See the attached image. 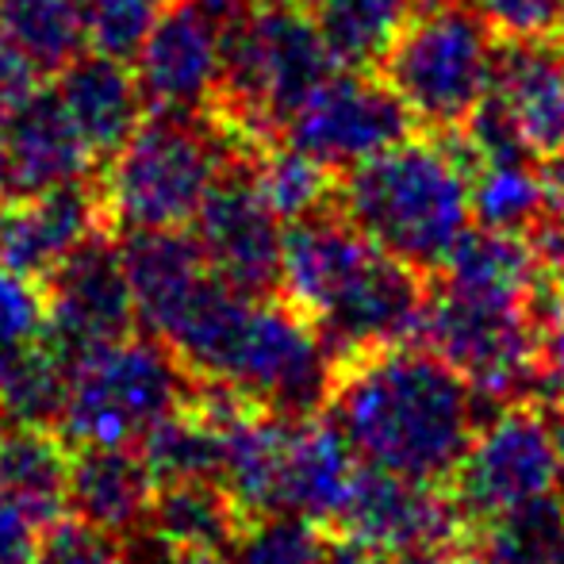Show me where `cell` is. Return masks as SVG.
I'll use <instances>...</instances> for the list:
<instances>
[{
  "label": "cell",
  "mask_w": 564,
  "mask_h": 564,
  "mask_svg": "<svg viewBox=\"0 0 564 564\" xmlns=\"http://www.w3.org/2000/svg\"><path fill=\"white\" fill-rule=\"evenodd\" d=\"M542 177H545V219H550V227L564 230V150L545 158Z\"/></svg>",
  "instance_id": "cell-41"
},
{
  "label": "cell",
  "mask_w": 564,
  "mask_h": 564,
  "mask_svg": "<svg viewBox=\"0 0 564 564\" xmlns=\"http://www.w3.org/2000/svg\"><path fill=\"white\" fill-rule=\"evenodd\" d=\"M476 553L491 564H564V503L545 496L476 527Z\"/></svg>",
  "instance_id": "cell-31"
},
{
  "label": "cell",
  "mask_w": 564,
  "mask_h": 564,
  "mask_svg": "<svg viewBox=\"0 0 564 564\" xmlns=\"http://www.w3.org/2000/svg\"><path fill=\"white\" fill-rule=\"evenodd\" d=\"M338 212L365 238L431 273L473 230V162L446 139H403L341 173Z\"/></svg>",
  "instance_id": "cell-4"
},
{
  "label": "cell",
  "mask_w": 564,
  "mask_h": 564,
  "mask_svg": "<svg viewBox=\"0 0 564 564\" xmlns=\"http://www.w3.org/2000/svg\"><path fill=\"white\" fill-rule=\"evenodd\" d=\"M46 335L43 284L15 269H0V346H35Z\"/></svg>",
  "instance_id": "cell-34"
},
{
  "label": "cell",
  "mask_w": 564,
  "mask_h": 564,
  "mask_svg": "<svg viewBox=\"0 0 564 564\" xmlns=\"http://www.w3.org/2000/svg\"><path fill=\"white\" fill-rule=\"evenodd\" d=\"M139 538H142V545H147V553H150V561L142 557L134 545H127L131 550V561L134 564H230V557H224V553H196V550H170V545H162L158 542L150 530H139Z\"/></svg>",
  "instance_id": "cell-40"
},
{
  "label": "cell",
  "mask_w": 564,
  "mask_h": 564,
  "mask_svg": "<svg viewBox=\"0 0 564 564\" xmlns=\"http://www.w3.org/2000/svg\"><path fill=\"white\" fill-rule=\"evenodd\" d=\"M108 230L97 181H69L28 200L8 204L4 265L43 284L85 238Z\"/></svg>",
  "instance_id": "cell-18"
},
{
  "label": "cell",
  "mask_w": 564,
  "mask_h": 564,
  "mask_svg": "<svg viewBox=\"0 0 564 564\" xmlns=\"http://www.w3.org/2000/svg\"><path fill=\"white\" fill-rule=\"evenodd\" d=\"M250 173L261 200L273 208L281 224H296L304 216L330 208L335 200V173L307 158L304 150L289 147L284 139H269L253 147Z\"/></svg>",
  "instance_id": "cell-28"
},
{
  "label": "cell",
  "mask_w": 564,
  "mask_h": 564,
  "mask_svg": "<svg viewBox=\"0 0 564 564\" xmlns=\"http://www.w3.org/2000/svg\"><path fill=\"white\" fill-rule=\"evenodd\" d=\"M35 564H134L123 538H112L85 522H54L43 538Z\"/></svg>",
  "instance_id": "cell-35"
},
{
  "label": "cell",
  "mask_w": 564,
  "mask_h": 564,
  "mask_svg": "<svg viewBox=\"0 0 564 564\" xmlns=\"http://www.w3.org/2000/svg\"><path fill=\"white\" fill-rule=\"evenodd\" d=\"M296 4H315V0H296Z\"/></svg>",
  "instance_id": "cell-47"
},
{
  "label": "cell",
  "mask_w": 564,
  "mask_h": 564,
  "mask_svg": "<svg viewBox=\"0 0 564 564\" xmlns=\"http://www.w3.org/2000/svg\"><path fill=\"white\" fill-rule=\"evenodd\" d=\"M4 230H8V204L0 200V265H4Z\"/></svg>",
  "instance_id": "cell-45"
},
{
  "label": "cell",
  "mask_w": 564,
  "mask_h": 564,
  "mask_svg": "<svg viewBox=\"0 0 564 564\" xmlns=\"http://www.w3.org/2000/svg\"><path fill=\"white\" fill-rule=\"evenodd\" d=\"M335 69L341 66L304 4L253 0L224 28V74L208 112L250 147L281 139L289 116Z\"/></svg>",
  "instance_id": "cell-6"
},
{
  "label": "cell",
  "mask_w": 564,
  "mask_h": 564,
  "mask_svg": "<svg viewBox=\"0 0 564 564\" xmlns=\"http://www.w3.org/2000/svg\"><path fill=\"white\" fill-rule=\"evenodd\" d=\"M491 28L476 8H423L384 58V82L426 127L457 131L488 100L496 74Z\"/></svg>",
  "instance_id": "cell-8"
},
{
  "label": "cell",
  "mask_w": 564,
  "mask_h": 564,
  "mask_svg": "<svg viewBox=\"0 0 564 564\" xmlns=\"http://www.w3.org/2000/svg\"><path fill=\"white\" fill-rule=\"evenodd\" d=\"M54 77H58L54 93L62 97L77 134L85 139L97 162H108L150 112L134 69L123 58H112V54H77Z\"/></svg>",
  "instance_id": "cell-21"
},
{
  "label": "cell",
  "mask_w": 564,
  "mask_h": 564,
  "mask_svg": "<svg viewBox=\"0 0 564 564\" xmlns=\"http://www.w3.org/2000/svg\"><path fill=\"white\" fill-rule=\"evenodd\" d=\"M224 74V23L200 0H173L134 54L150 112H208Z\"/></svg>",
  "instance_id": "cell-15"
},
{
  "label": "cell",
  "mask_w": 564,
  "mask_h": 564,
  "mask_svg": "<svg viewBox=\"0 0 564 564\" xmlns=\"http://www.w3.org/2000/svg\"><path fill=\"white\" fill-rule=\"evenodd\" d=\"M411 123L415 116L388 82H377L365 69H335L289 116L281 139L330 173H349L408 139Z\"/></svg>",
  "instance_id": "cell-12"
},
{
  "label": "cell",
  "mask_w": 564,
  "mask_h": 564,
  "mask_svg": "<svg viewBox=\"0 0 564 564\" xmlns=\"http://www.w3.org/2000/svg\"><path fill=\"white\" fill-rule=\"evenodd\" d=\"M538 323L530 304L468 296L442 284L426 296L419 338L473 384L484 408H507L538 395Z\"/></svg>",
  "instance_id": "cell-9"
},
{
  "label": "cell",
  "mask_w": 564,
  "mask_h": 564,
  "mask_svg": "<svg viewBox=\"0 0 564 564\" xmlns=\"http://www.w3.org/2000/svg\"><path fill=\"white\" fill-rule=\"evenodd\" d=\"M361 468L357 453L341 438L335 423H323L319 415L296 419L289 434L281 484H276V511L273 514H300L319 527H335L341 503H346L354 476Z\"/></svg>",
  "instance_id": "cell-22"
},
{
  "label": "cell",
  "mask_w": 564,
  "mask_h": 564,
  "mask_svg": "<svg viewBox=\"0 0 564 564\" xmlns=\"http://www.w3.org/2000/svg\"><path fill=\"white\" fill-rule=\"evenodd\" d=\"M281 296L346 361L365 349L415 341L431 292L419 269L380 250L341 212L323 208L284 230Z\"/></svg>",
  "instance_id": "cell-3"
},
{
  "label": "cell",
  "mask_w": 564,
  "mask_h": 564,
  "mask_svg": "<svg viewBox=\"0 0 564 564\" xmlns=\"http://www.w3.org/2000/svg\"><path fill=\"white\" fill-rule=\"evenodd\" d=\"M46 530L51 527L31 507L0 491V564H35Z\"/></svg>",
  "instance_id": "cell-37"
},
{
  "label": "cell",
  "mask_w": 564,
  "mask_h": 564,
  "mask_svg": "<svg viewBox=\"0 0 564 564\" xmlns=\"http://www.w3.org/2000/svg\"><path fill=\"white\" fill-rule=\"evenodd\" d=\"M561 465L553 449L550 419L534 403L496 408L473 434V446L460 457L449 491L457 499L465 527L476 530L514 507L557 496Z\"/></svg>",
  "instance_id": "cell-10"
},
{
  "label": "cell",
  "mask_w": 564,
  "mask_h": 564,
  "mask_svg": "<svg viewBox=\"0 0 564 564\" xmlns=\"http://www.w3.org/2000/svg\"><path fill=\"white\" fill-rule=\"evenodd\" d=\"M419 8H442V4H457V0H415Z\"/></svg>",
  "instance_id": "cell-46"
},
{
  "label": "cell",
  "mask_w": 564,
  "mask_h": 564,
  "mask_svg": "<svg viewBox=\"0 0 564 564\" xmlns=\"http://www.w3.org/2000/svg\"><path fill=\"white\" fill-rule=\"evenodd\" d=\"M338 534L380 557H449L465 534V514L449 484H426L361 465L335 519Z\"/></svg>",
  "instance_id": "cell-11"
},
{
  "label": "cell",
  "mask_w": 564,
  "mask_h": 564,
  "mask_svg": "<svg viewBox=\"0 0 564 564\" xmlns=\"http://www.w3.org/2000/svg\"><path fill=\"white\" fill-rule=\"evenodd\" d=\"M327 415L361 465L449 484L484 423V403L434 349L403 341L338 361Z\"/></svg>",
  "instance_id": "cell-1"
},
{
  "label": "cell",
  "mask_w": 564,
  "mask_h": 564,
  "mask_svg": "<svg viewBox=\"0 0 564 564\" xmlns=\"http://www.w3.org/2000/svg\"><path fill=\"white\" fill-rule=\"evenodd\" d=\"M142 457L158 484L219 480L224 465V423L204 415L193 400L142 438Z\"/></svg>",
  "instance_id": "cell-29"
},
{
  "label": "cell",
  "mask_w": 564,
  "mask_h": 564,
  "mask_svg": "<svg viewBox=\"0 0 564 564\" xmlns=\"http://www.w3.org/2000/svg\"><path fill=\"white\" fill-rule=\"evenodd\" d=\"M250 154L253 147L230 158L227 170L216 177L193 219V235L219 281L246 296H276L284 265V230L253 185Z\"/></svg>",
  "instance_id": "cell-14"
},
{
  "label": "cell",
  "mask_w": 564,
  "mask_h": 564,
  "mask_svg": "<svg viewBox=\"0 0 564 564\" xmlns=\"http://www.w3.org/2000/svg\"><path fill=\"white\" fill-rule=\"evenodd\" d=\"M162 341L196 380L284 419L323 415L335 392L338 357L281 292L246 296L212 273Z\"/></svg>",
  "instance_id": "cell-2"
},
{
  "label": "cell",
  "mask_w": 564,
  "mask_h": 564,
  "mask_svg": "<svg viewBox=\"0 0 564 564\" xmlns=\"http://www.w3.org/2000/svg\"><path fill=\"white\" fill-rule=\"evenodd\" d=\"M173 0H82L89 51L134 62L139 46Z\"/></svg>",
  "instance_id": "cell-33"
},
{
  "label": "cell",
  "mask_w": 564,
  "mask_h": 564,
  "mask_svg": "<svg viewBox=\"0 0 564 564\" xmlns=\"http://www.w3.org/2000/svg\"><path fill=\"white\" fill-rule=\"evenodd\" d=\"M538 250H542V261H545V276L557 284V292L564 296V230L550 227L542 242H538Z\"/></svg>",
  "instance_id": "cell-42"
},
{
  "label": "cell",
  "mask_w": 564,
  "mask_h": 564,
  "mask_svg": "<svg viewBox=\"0 0 564 564\" xmlns=\"http://www.w3.org/2000/svg\"><path fill=\"white\" fill-rule=\"evenodd\" d=\"M488 108L507 123L527 154L553 158L564 150V43L511 39L491 74Z\"/></svg>",
  "instance_id": "cell-17"
},
{
  "label": "cell",
  "mask_w": 564,
  "mask_h": 564,
  "mask_svg": "<svg viewBox=\"0 0 564 564\" xmlns=\"http://www.w3.org/2000/svg\"><path fill=\"white\" fill-rule=\"evenodd\" d=\"M46 335L43 341L74 369L82 357L134 335V296L112 230L85 238L43 281Z\"/></svg>",
  "instance_id": "cell-13"
},
{
  "label": "cell",
  "mask_w": 564,
  "mask_h": 564,
  "mask_svg": "<svg viewBox=\"0 0 564 564\" xmlns=\"http://www.w3.org/2000/svg\"><path fill=\"white\" fill-rule=\"evenodd\" d=\"M0 31L35 62L39 74H58L82 54V0H0Z\"/></svg>",
  "instance_id": "cell-30"
},
{
  "label": "cell",
  "mask_w": 564,
  "mask_h": 564,
  "mask_svg": "<svg viewBox=\"0 0 564 564\" xmlns=\"http://www.w3.org/2000/svg\"><path fill=\"white\" fill-rule=\"evenodd\" d=\"M97 165L54 89H35L0 116V200L15 204L46 188L85 181Z\"/></svg>",
  "instance_id": "cell-16"
},
{
  "label": "cell",
  "mask_w": 564,
  "mask_h": 564,
  "mask_svg": "<svg viewBox=\"0 0 564 564\" xmlns=\"http://www.w3.org/2000/svg\"><path fill=\"white\" fill-rule=\"evenodd\" d=\"M442 273H446L442 284H449V289L468 292V296L507 300V304L534 307L538 292L545 289L542 250L514 230H468L442 265Z\"/></svg>",
  "instance_id": "cell-23"
},
{
  "label": "cell",
  "mask_w": 564,
  "mask_h": 564,
  "mask_svg": "<svg viewBox=\"0 0 564 564\" xmlns=\"http://www.w3.org/2000/svg\"><path fill=\"white\" fill-rule=\"evenodd\" d=\"M415 0H315V23L341 69L384 66Z\"/></svg>",
  "instance_id": "cell-26"
},
{
  "label": "cell",
  "mask_w": 564,
  "mask_h": 564,
  "mask_svg": "<svg viewBox=\"0 0 564 564\" xmlns=\"http://www.w3.org/2000/svg\"><path fill=\"white\" fill-rule=\"evenodd\" d=\"M119 258H123L139 323L154 338H162L188 307V300L212 281L208 258H204L196 235H188L185 227L123 230Z\"/></svg>",
  "instance_id": "cell-19"
},
{
  "label": "cell",
  "mask_w": 564,
  "mask_h": 564,
  "mask_svg": "<svg viewBox=\"0 0 564 564\" xmlns=\"http://www.w3.org/2000/svg\"><path fill=\"white\" fill-rule=\"evenodd\" d=\"M39 89V69L12 39L0 31V116L12 112L20 100H28Z\"/></svg>",
  "instance_id": "cell-38"
},
{
  "label": "cell",
  "mask_w": 564,
  "mask_h": 564,
  "mask_svg": "<svg viewBox=\"0 0 564 564\" xmlns=\"http://www.w3.org/2000/svg\"><path fill=\"white\" fill-rule=\"evenodd\" d=\"M242 150L250 142L212 112H150L97 177L108 230L188 227Z\"/></svg>",
  "instance_id": "cell-5"
},
{
  "label": "cell",
  "mask_w": 564,
  "mask_h": 564,
  "mask_svg": "<svg viewBox=\"0 0 564 564\" xmlns=\"http://www.w3.org/2000/svg\"><path fill=\"white\" fill-rule=\"evenodd\" d=\"M538 395L564 403V307L545 323L538 338Z\"/></svg>",
  "instance_id": "cell-39"
},
{
  "label": "cell",
  "mask_w": 564,
  "mask_h": 564,
  "mask_svg": "<svg viewBox=\"0 0 564 564\" xmlns=\"http://www.w3.org/2000/svg\"><path fill=\"white\" fill-rule=\"evenodd\" d=\"M327 550L330 542L319 522L300 514H253L227 557L230 564H327Z\"/></svg>",
  "instance_id": "cell-32"
},
{
  "label": "cell",
  "mask_w": 564,
  "mask_h": 564,
  "mask_svg": "<svg viewBox=\"0 0 564 564\" xmlns=\"http://www.w3.org/2000/svg\"><path fill=\"white\" fill-rule=\"evenodd\" d=\"M442 564H491V561H484V557H480V553H476V550H473V553H457V550H453L449 557L442 561Z\"/></svg>",
  "instance_id": "cell-44"
},
{
  "label": "cell",
  "mask_w": 564,
  "mask_h": 564,
  "mask_svg": "<svg viewBox=\"0 0 564 564\" xmlns=\"http://www.w3.org/2000/svg\"><path fill=\"white\" fill-rule=\"evenodd\" d=\"M250 514L238 507L219 480H173L158 484L147 530L170 550L230 553Z\"/></svg>",
  "instance_id": "cell-24"
},
{
  "label": "cell",
  "mask_w": 564,
  "mask_h": 564,
  "mask_svg": "<svg viewBox=\"0 0 564 564\" xmlns=\"http://www.w3.org/2000/svg\"><path fill=\"white\" fill-rule=\"evenodd\" d=\"M196 377L162 338L127 335L69 369L62 438L74 446H142L193 400Z\"/></svg>",
  "instance_id": "cell-7"
},
{
  "label": "cell",
  "mask_w": 564,
  "mask_h": 564,
  "mask_svg": "<svg viewBox=\"0 0 564 564\" xmlns=\"http://www.w3.org/2000/svg\"><path fill=\"white\" fill-rule=\"evenodd\" d=\"M473 219L476 227L514 235L545 224V177L530 165V154L473 162Z\"/></svg>",
  "instance_id": "cell-27"
},
{
  "label": "cell",
  "mask_w": 564,
  "mask_h": 564,
  "mask_svg": "<svg viewBox=\"0 0 564 564\" xmlns=\"http://www.w3.org/2000/svg\"><path fill=\"white\" fill-rule=\"evenodd\" d=\"M66 480L69 453L51 426L0 423V491L54 527L66 511Z\"/></svg>",
  "instance_id": "cell-25"
},
{
  "label": "cell",
  "mask_w": 564,
  "mask_h": 564,
  "mask_svg": "<svg viewBox=\"0 0 564 564\" xmlns=\"http://www.w3.org/2000/svg\"><path fill=\"white\" fill-rule=\"evenodd\" d=\"M158 480L139 446H77L69 457L66 511L112 538L147 530Z\"/></svg>",
  "instance_id": "cell-20"
},
{
  "label": "cell",
  "mask_w": 564,
  "mask_h": 564,
  "mask_svg": "<svg viewBox=\"0 0 564 564\" xmlns=\"http://www.w3.org/2000/svg\"><path fill=\"white\" fill-rule=\"evenodd\" d=\"M491 31L507 39H564V0H473Z\"/></svg>",
  "instance_id": "cell-36"
},
{
  "label": "cell",
  "mask_w": 564,
  "mask_h": 564,
  "mask_svg": "<svg viewBox=\"0 0 564 564\" xmlns=\"http://www.w3.org/2000/svg\"><path fill=\"white\" fill-rule=\"evenodd\" d=\"M550 431H553V449H557L561 484H564V403H557V411L550 415Z\"/></svg>",
  "instance_id": "cell-43"
}]
</instances>
